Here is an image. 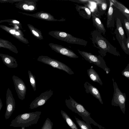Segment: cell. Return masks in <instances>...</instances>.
Here are the masks:
<instances>
[{"label": "cell", "mask_w": 129, "mask_h": 129, "mask_svg": "<svg viewBox=\"0 0 129 129\" xmlns=\"http://www.w3.org/2000/svg\"><path fill=\"white\" fill-rule=\"evenodd\" d=\"M1 47L9 49L16 53L18 52L16 47L11 43L8 41L4 40L1 43V39H0V47Z\"/></svg>", "instance_id": "obj_22"}, {"label": "cell", "mask_w": 129, "mask_h": 129, "mask_svg": "<svg viewBox=\"0 0 129 129\" xmlns=\"http://www.w3.org/2000/svg\"><path fill=\"white\" fill-rule=\"evenodd\" d=\"M41 112L37 111L21 114L16 116L11 122L10 126L14 127H20L25 129L37 124L39 119Z\"/></svg>", "instance_id": "obj_3"}, {"label": "cell", "mask_w": 129, "mask_h": 129, "mask_svg": "<svg viewBox=\"0 0 129 129\" xmlns=\"http://www.w3.org/2000/svg\"><path fill=\"white\" fill-rule=\"evenodd\" d=\"M76 121L81 129H93L90 124L82 120L75 116Z\"/></svg>", "instance_id": "obj_23"}, {"label": "cell", "mask_w": 129, "mask_h": 129, "mask_svg": "<svg viewBox=\"0 0 129 129\" xmlns=\"http://www.w3.org/2000/svg\"><path fill=\"white\" fill-rule=\"evenodd\" d=\"M79 8L83 9L85 10V12L87 14L88 17L90 18L91 16V12L89 9L84 7L79 6Z\"/></svg>", "instance_id": "obj_30"}, {"label": "cell", "mask_w": 129, "mask_h": 129, "mask_svg": "<svg viewBox=\"0 0 129 129\" xmlns=\"http://www.w3.org/2000/svg\"><path fill=\"white\" fill-rule=\"evenodd\" d=\"M69 99H66L65 103L67 108L74 113L77 114L84 121L98 127L100 129H106L104 127L95 122L90 116L91 114L83 105L75 100L70 95Z\"/></svg>", "instance_id": "obj_1"}, {"label": "cell", "mask_w": 129, "mask_h": 129, "mask_svg": "<svg viewBox=\"0 0 129 129\" xmlns=\"http://www.w3.org/2000/svg\"><path fill=\"white\" fill-rule=\"evenodd\" d=\"M113 11V8L111 6H110L107 13V27L109 25L112 20Z\"/></svg>", "instance_id": "obj_26"}, {"label": "cell", "mask_w": 129, "mask_h": 129, "mask_svg": "<svg viewBox=\"0 0 129 129\" xmlns=\"http://www.w3.org/2000/svg\"><path fill=\"white\" fill-rule=\"evenodd\" d=\"M126 49L129 52V38H127V40L126 42Z\"/></svg>", "instance_id": "obj_31"}, {"label": "cell", "mask_w": 129, "mask_h": 129, "mask_svg": "<svg viewBox=\"0 0 129 129\" xmlns=\"http://www.w3.org/2000/svg\"><path fill=\"white\" fill-rule=\"evenodd\" d=\"M37 60L54 68L64 71L69 74L71 75L74 73L70 68L64 63L47 56H40L38 57Z\"/></svg>", "instance_id": "obj_7"}, {"label": "cell", "mask_w": 129, "mask_h": 129, "mask_svg": "<svg viewBox=\"0 0 129 129\" xmlns=\"http://www.w3.org/2000/svg\"><path fill=\"white\" fill-rule=\"evenodd\" d=\"M61 113L62 117L71 129H78L76 124L66 112L61 110Z\"/></svg>", "instance_id": "obj_20"}, {"label": "cell", "mask_w": 129, "mask_h": 129, "mask_svg": "<svg viewBox=\"0 0 129 129\" xmlns=\"http://www.w3.org/2000/svg\"><path fill=\"white\" fill-rule=\"evenodd\" d=\"M49 35L58 40L68 43L85 46L87 42L83 39L75 37L71 34L60 30H52L49 32Z\"/></svg>", "instance_id": "obj_4"}, {"label": "cell", "mask_w": 129, "mask_h": 129, "mask_svg": "<svg viewBox=\"0 0 129 129\" xmlns=\"http://www.w3.org/2000/svg\"><path fill=\"white\" fill-rule=\"evenodd\" d=\"M122 75L129 80V63L121 72Z\"/></svg>", "instance_id": "obj_27"}, {"label": "cell", "mask_w": 129, "mask_h": 129, "mask_svg": "<svg viewBox=\"0 0 129 129\" xmlns=\"http://www.w3.org/2000/svg\"><path fill=\"white\" fill-rule=\"evenodd\" d=\"M117 32L118 33L119 37L121 42L120 43L122 48L125 53L129 55V52L127 50L125 44L124 42L126 38L122 25L120 19L117 18L116 22Z\"/></svg>", "instance_id": "obj_13"}, {"label": "cell", "mask_w": 129, "mask_h": 129, "mask_svg": "<svg viewBox=\"0 0 129 129\" xmlns=\"http://www.w3.org/2000/svg\"><path fill=\"white\" fill-rule=\"evenodd\" d=\"M114 92L111 104L113 106H119L124 115L125 111L126 97L125 93H122L119 88L116 82L112 78Z\"/></svg>", "instance_id": "obj_5"}, {"label": "cell", "mask_w": 129, "mask_h": 129, "mask_svg": "<svg viewBox=\"0 0 129 129\" xmlns=\"http://www.w3.org/2000/svg\"><path fill=\"white\" fill-rule=\"evenodd\" d=\"M53 124L48 118L45 121L41 129H52Z\"/></svg>", "instance_id": "obj_25"}, {"label": "cell", "mask_w": 129, "mask_h": 129, "mask_svg": "<svg viewBox=\"0 0 129 129\" xmlns=\"http://www.w3.org/2000/svg\"><path fill=\"white\" fill-rule=\"evenodd\" d=\"M85 91L87 93H90L99 100L102 104H103L101 94L98 89L93 86L88 82H86L84 84Z\"/></svg>", "instance_id": "obj_14"}, {"label": "cell", "mask_w": 129, "mask_h": 129, "mask_svg": "<svg viewBox=\"0 0 129 129\" xmlns=\"http://www.w3.org/2000/svg\"><path fill=\"white\" fill-rule=\"evenodd\" d=\"M28 73L31 85L34 91H35L36 90V83L35 76L30 71L28 70Z\"/></svg>", "instance_id": "obj_24"}, {"label": "cell", "mask_w": 129, "mask_h": 129, "mask_svg": "<svg viewBox=\"0 0 129 129\" xmlns=\"http://www.w3.org/2000/svg\"><path fill=\"white\" fill-rule=\"evenodd\" d=\"M78 51L86 60L90 63L93 64L100 67L108 74L110 70L106 65L103 57L101 55L97 56L91 53L78 50Z\"/></svg>", "instance_id": "obj_6"}, {"label": "cell", "mask_w": 129, "mask_h": 129, "mask_svg": "<svg viewBox=\"0 0 129 129\" xmlns=\"http://www.w3.org/2000/svg\"><path fill=\"white\" fill-rule=\"evenodd\" d=\"M92 43L99 49V52L102 57L106 56L107 52L114 55L120 56L116 48L103 37L100 32L95 30L92 32Z\"/></svg>", "instance_id": "obj_2"}, {"label": "cell", "mask_w": 129, "mask_h": 129, "mask_svg": "<svg viewBox=\"0 0 129 129\" xmlns=\"http://www.w3.org/2000/svg\"><path fill=\"white\" fill-rule=\"evenodd\" d=\"M53 94V91L50 89L42 93L30 103L29 108L33 109L44 105Z\"/></svg>", "instance_id": "obj_8"}, {"label": "cell", "mask_w": 129, "mask_h": 129, "mask_svg": "<svg viewBox=\"0 0 129 129\" xmlns=\"http://www.w3.org/2000/svg\"><path fill=\"white\" fill-rule=\"evenodd\" d=\"M51 49L56 52L70 58H77L79 57L72 50L61 45L50 43L48 44Z\"/></svg>", "instance_id": "obj_11"}, {"label": "cell", "mask_w": 129, "mask_h": 129, "mask_svg": "<svg viewBox=\"0 0 129 129\" xmlns=\"http://www.w3.org/2000/svg\"><path fill=\"white\" fill-rule=\"evenodd\" d=\"M22 13L27 15L48 21H66V19L63 18L59 19H56L50 14L43 11L38 12L33 14L24 13Z\"/></svg>", "instance_id": "obj_12"}, {"label": "cell", "mask_w": 129, "mask_h": 129, "mask_svg": "<svg viewBox=\"0 0 129 129\" xmlns=\"http://www.w3.org/2000/svg\"><path fill=\"white\" fill-rule=\"evenodd\" d=\"M92 21L94 25L97 29L98 31L105 34L106 30L103 24L98 17L92 13Z\"/></svg>", "instance_id": "obj_18"}, {"label": "cell", "mask_w": 129, "mask_h": 129, "mask_svg": "<svg viewBox=\"0 0 129 129\" xmlns=\"http://www.w3.org/2000/svg\"><path fill=\"white\" fill-rule=\"evenodd\" d=\"M3 105L2 100L0 98V111L3 107Z\"/></svg>", "instance_id": "obj_32"}, {"label": "cell", "mask_w": 129, "mask_h": 129, "mask_svg": "<svg viewBox=\"0 0 129 129\" xmlns=\"http://www.w3.org/2000/svg\"><path fill=\"white\" fill-rule=\"evenodd\" d=\"M6 109L5 117L6 119H8L15 110V100L12 92L9 88L7 90L6 94Z\"/></svg>", "instance_id": "obj_10"}, {"label": "cell", "mask_w": 129, "mask_h": 129, "mask_svg": "<svg viewBox=\"0 0 129 129\" xmlns=\"http://www.w3.org/2000/svg\"><path fill=\"white\" fill-rule=\"evenodd\" d=\"M125 28L127 38H129V20L125 19L124 20Z\"/></svg>", "instance_id": "obj_29"}, {"label": "cell", "mask_w": 129, "mask_h": 129, "mask_svg": "<svg viewBox=\"0 0 129 129\" xmlns=\"http://www.w3.org/2000/svg\"><path fill=\"white\" fill-rule=\"evenodd\" d=\"M27 26L33 35L37 39L41 40L43 39L41 31L32 25L28 24Z\"/></svg>", "instance_id": "obj_21"}, {"label": "cell", "mask_w": 129, "mask_h": 129, "mask_svg": "<svg viewBox=\"0 0 129 129\" xmlns=\"http://www.w3.org/2000/svg\"><path fill=\"white\" fill-rule=\"evenodd\" d=\"M38 0L22 1L20 7L21 9L27 11L33 12L37 10V2Z\"/></svg>", "instance_id": "obj_15"}, {"label": "cell", "mask_w": 129, "mask_h": 129, "mask_svg": "<svg viewBox=\"0 0 129 129\" xmlns=\"http://www.w3.org/2000/svg\"></svg>", "instance_id": "obj_34"}, {"label": "cell", "mask_w": 129, "mask_h": 129, "mask_svg": "<svg viewBox=\"0 0 129 129\" xmlns=\"http://www.w3.org/2000/svg\"><path fill=\"white\" fill-rule=\"evenodd\" d=\"M13 22L14 23H19V21L16 20H14L13 21Z\"/></svg>", "instance_id": "obj_33"}, {"label": "cell", "mask_w": 129, "mask_h": 129, "mask_svg": "<svg viewBox=\"0 0 129 129\" xmlns=\"http://www.w3.org/2000/svg\"><path fill=\"white\" fill-rule=\"evenodd\" d=\"M113 5L118 9L129 20V11L123 5L116 0H110Z\"/></svg>", "instance_id": "obj_19"}, {"label": "cell", "mask_w": 129, "mask_h": 129, "mask_svg": "<svg viewBox=\"0 0 129 129\" xmlns=\"http://www.w3.org/2000/svg\"><path fill=\"white\" fill-rule=\"evenodd\" d=\"M4 63L9 68H15L17 67L18 65L16 59L13 57L5 54L0 53Z\"/></svg>", "instance_id": "obj_16"}, {"label": "cell", "mask_w": 129, "mask_h": 129, "mask_svg": "<svg viewBox=\"0 0 129 129\" xmlns=\"http://www.w3.org/2000/svg\"><path fill=\"white\" fill-rule=\"evenodd\" d=\"M99 2V5L101 10H105L107 9V4L106 2L104 0H99L98 1Z\"/></svg>", "instance_id": "obj_28"}, {"label": "cell", "mask_w": 129, "mask_h": 129, "mask_svg": "<svg viewBox=\"0 0 129 129\" xmlns=\"http://www.w3.org/2000/svg\"><path fill=\"white\" fill-rule=\"evenodd\" d=\"M88 76L89 79L94 82H96L102 86L103 83L97 73L93 68V67L87 70Z\"/></svg>", "instance_id": "obj_17"}, {"label": "cell", "mask_w": 129, "mask_h": 129, "mask_svg": "<svg viewBox=\"0 0 129 129\" xmlns=\"http://www.w3.org/2000/svg\"><path fill=\"white\" fill-rule=\"evenodd\" d=\"M15 89L19 98L23 100L26 93V87L23 81L15 75L12 77Z\"/></svg>", "instance_id": "obj_9"}]
</instances>
